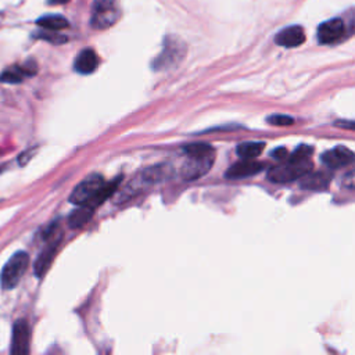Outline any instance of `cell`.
<instances>
[{
	"label": "cell",
	"mask_w": 355,
	"mask_h": 355,
	"mask_svg": "<svg viewBox=\"0 0 355 355\" xmlns=\"http://www.w3.org/2000/svg\"><path fill=\"white\" fill-rule=\"evenodd\" d=\"M265 148L263 141H244L240 143L236 148L237 155H240L243 159H254L257 158Z\"/></svg>",
	"instance_id": "17"
},
{
	"label": "cell",
	"mask_w": 355,
	"mask_h": 355,
	"mask_svg": "<svg viewBox=\"0 0 355 355\" xmlns=\"http://www.w3.org/2000/svg\"><path fill=\"white\" fill-rule=\"evenodd\" d=\"M263 168L265 166L262 162H255L254 159H241L229 166L225 175L227 179H243L259 173Z\"/></svg>",
	"instance_id": "10"
},
{
	"label": "cell",
	"mask_w": 355,
	"mask_h": 355,
	"mask_svg": "<svg viewBox=\"0 0 355 355\" xmlns=\"http://www.w3.org/2000/svg\"><path fill=\"white\" fill-rule=\"evenodd\" d=\"M28 265H29V255L25 251L14 252L1 269V273H0L1 288L4 290L14 288L19 283L24 273L26 272Z\"/></svg>",
	"instance_id": "1"
},
{
	"label": "cell",
	"mask_w": 355,
	"mask_h": 355,
	"mask_svg": "<svg viewBox=\"0 0 355 355\" xmlns=\"http://www.w3.org/2000/svg\"><path fill=\"white\" fill-rule=\"evenodd\" d=\"M37 37L40 39H44V40H49L51 43H64L67 40L65 36H61L58 33H55V31H46L43 29L42 32L37 33Z\"/></svg>",
	"instance_id": "22"
},
{
	"label": "cell",
	"mask_w": 355,
	"mask_h": 355,
	"mask_svg": "<svg viewBox=\"0 0 355 355\" xmlns=\"http://www.w3.org/2000/svg\"><path fill=\"white\" fill-rule=\"evenodd\" d=\"M184 153L187 155H204V154H212L214 148L207 143H193L184 146Z\"/></svg>",
	"instance_id": "19"
},
{
	"label": "cell",
	"mask_w": 355,
	"mask_h": 355,
	"mask_svg": "<svg viewBox=\"0 0 355 355\" xmlns=\"http://www.w3.org/2000/svg\"><path fill=\"white\" fill-rule=\"evenodd\" d=\"M214 162V153L204 155H187V159L183 162L180 173L187 180H194L205 175Z\"/></svg>",
	"instance_id": "7"
},
{
	"label": "cell",
	"mask_w": 355,
	"mask_h": 355,
	"mask_svg": "<svg viewBox=\"0 0 355 355\" xmlns=\"http://www.w3.org/2000/svg\"><path fill=\"white\" fill-rule=\"evenodd\" d=\"M0 172H1V168H0Z\"/></svg>",
	"instance_id": "26"
},
{
	"label": "cell",
	"mask_w": 355,
	"mask_h": 355,
	"mask_svg": "<svg viewBox=\"0 0 355 355\" xmlns=\"http://www.w3.org/2000/svg\"><path fill=\"white\" fill-rule=\"evenodd\" d=\"M98 67V57L96 54L94 50L92 49H83L75 58L73 62V68L76 72L87 75L96 71V68Z\"/></svg>",
	"instance_id": "14"
},
{
	"label": "cell",
	"mask_w": 355,
	"mask_h": 355,
	"mask_svg": "<svg viewBox=\"0 0 355 355\" xmlns=\"http://www.w3.org/2000/svg\"><path fill=\"white\" fill-rule=\"evenodd\" d=\"M311 153H312V147H309V146H306V144H300V147H297V148L293 151V154L290 155V159H293V161L306 159V158H309Z\"/></svg>",
	"instance_id": "21"
},
{
	"label": "cell",
	"mask_w": 355,
	"mask_h": 355,
	"mask_svg": "<svg viewBox=\"0 0 355 355\" xmlns=\"http://www.w3.org/2000/svg\"><path fill=\"white\" fill-rule=\"evenodd\" d=\"M103 184H104V179L101 175H97V173L90 175L73 189V191L69 196V201L75 205L85 204L86 201L92 200L97 194V191L103 187Z\"/></svg>",
	"instance_id": "5"
},
{
	"label": "cell",
	"mask_w": 355,
	"mask_h": 355,
	"mask_svg": "<svg viewBox=\"0 0 355 355\" xmlns=\"http://www.w3.org/2000/svg\"><path fill=\"white\" fill-rule=\"evenodd\" d=\"M345 33V22L341 18L324 21L318 28V40L322 44H331L340 40Z\"/></svg>",
	"instance_id": "9"
},
{
	"label": "cell",
	"mask_w": 355,
	"mask_h": 355,
	"mask_svg": "<svg viewBox=\"0 0 355 355\" xmlns=\"http://www.w3.org/2000/svg\"><path fill=\"white\" fill-rule=\"evenodd\" d=\"M186 46L184 43L175 36H168L164 40V47L159 55L154 60L153 68L154 69H166L180 62V60L184 57Z\"/></svg>",
	"instance_id": "4"
},
{
	"label": "cell",
	"mask_w": 355,
	"mask_h": 355,
	"mask_svg": "<svg viewBox=\"0 0 355 355\" xmlns=\"http://www.w3.org/2000/svg\"><path fill=\"white\" fill-rule=\"evenodd\" d=\"M306 178H304L302 180V187L305 189H312V190H322L324 187H327L329 182H330V175L318 172L313 175H309V172L306 175H304Z\"/></svg>",
	"instance_id": "18"
},
{
	"label": "cell",
	"mask_w": 355,
	"mask_h": 355,
	"mask_svg": "<svg viewBox=\"0 0 355 355\" xmlns=\"http://www.w3.org/2000/svg\"><path fill=\"white\" fill-rule=\"evenodd\" d=\"M288 154H287V150L284 147H280V148H276L272 151V157L273 158H279V159H283L286 158Z\"/></svg>",
	"instance_id": "23"
},
{
	"label": "cell",
	"mask_w": 355,
	"mask_h": 355,
	"mask_svg": "<svg viewBox=\"0 0 355 355\" xmlns=\"http://www.w3.org/2000/svg\"><path fill=\"white\" fill-rule=\"evenodd\" d=\"M37 26H40L42 29H46V31H62L65 28L69 26V22L62 17V15H58V14H47V15H43L40 17L37 21H36Z\"/></svg>",
	"instance_id": "15"
},
{
	"label": "cell",
	"mask_w": 355,
	"mask_h": 355,
	"mask_svg": "<svg viewBox=\"0 0 355 355\" xmlns=\"http://www.w3.org/2000/svg\"><path fill=\"white\" fill-rule=\"evenodd\" d=\"M46 237L49 239V241L46 243V245L43 247V250L40 251L36 262H35V275L37 277H42L47 269L50 268L54 257H55V252L58 250V245H60V241H61V234L58 232H53L50 229V233L46 234Z\"/></svg>",
	"instance_id": "6"
},
{
	"label": "cell",
	"mask_w": 355,
	"mask_h": 355,
	"mask_svg": "<svg viewBox=\"0 0 355 355\" xmlns=\"http://www.w3.org/2000/svg\"><path fill=\"white\" fill-rule=\"evenodd\" d=\"M69 0H49V3L50 4H65V3H68Z\"/></svg>",
	"instance_id": "25"
},
{
	"label": "cell",
	"mask_w": 355,
	"mask_h": 355,
	"mask_svg": "<svg viewBox=\"0 0 355 355\" xmlns=\"http://www.w3.org/2000/svg\"><path fill=\"white\" fill-rule=\"evenodd\" d=\"M337 126H341V128H348V129H354V122L352 121H338L337 123H336Z\"/></svg>",
	"instance_id": "24"
},
{
	"label": "cell",
	"mask_w": 355,
	"mask_h": 355,
	"mask_svg": "<svg viewBox=\"0 0 355 355\" xmlns=\"http://www.w3.org/2000/svg\"><path fill=\"white\" fill-rule=\"evenodd\" d=\"M311 169H312V162L309 158L300 159V161L288 159V162L270 168L268 172V178L269 180L276 183H286V182H291L298 178H302L304 175L311 172Z\"/></svg>",
	"instance_id": "3"
},
{
	"label": "cell",
	"mask_w": 355,
	"mask_h": 355,
	"mask_svg": "<svg viewBox=\"0 0 355 355\" xmlns=\"http://www.w3.org/2000/svg\"><path fill=\"white\" fill-rule=\"evenodd\" d=\"M36 72V65L33 62H26L25 65H12L0 73V82L4 83H19L24 78L31 76Z\"/></svg>",
	"instance_id": "13"
},
{
	"label": "cell",
	"mask_w": 355,
	"mask_h": 355,
	"mask_svg": "<svg viewBox=\"0 0 355 355\" xmlns=\"http://www.w3.org/2000/svg\"><path fill=\"white\" fill-rule=\"evenodd\" d=\"M266 121L270 123V125H275V126H288L293 123V118L288 116V115H282V114H273V115H269L266 118Z\"/></svg>",
	"instance_id": "20"
},
{
	"label": "cell",
	"mask_w": 355,
	"mask_h": 355,
	"mask_svg": "<svg viewBox=\"0 0 355 355\" xmlns=\"http://www.w3.org/2000/svg\"><path fill=\"white\" fill-rule=\"evenodd\" d=\"M94 209L92 207H89L87 204H80L78 209H75L69 218H68V225L72 229H78L82 227L86 222H89V219L92 218Z\"/></svg>",
	"instance_id": "16"
},
{
	"label": "cell",
	"mask_w": 355,
	"mask_h": 355,
	"mask_svg": "<svg viewBox=\"0 0 355 355\" xmlns=\"http://www.w3.org/2000/svg\"><path fill=\"white\" fill-rule=\"evenodd\" d=\"M354 161V153L343 146H337L322 155V162L329 168H341Z\"/></svg>",
	"instance_id": "11"
},
{
	"label": "cell",
	"mask_w": 355,
	"mask_h": 355,
	"mask_svg": "<svg viewBox=\"0 0 355 355\" xmlns=\"http://www.w3.org/2000/svg\"><path fill=\"white\" fill-rule=\"evenodd\" d=\"M121 17V6L118 0H94L92 6L90 25L94 29H107L112 26Z\"/></svg>",
	"instance_id": "2"
},
{
	"label": "cell",
	"mask_w": 355,
	"mask_h": 355,
	"mask_svg": "<svg viewBox=\"0 0 355 355\" xmlns=\"http://www.w3.org/2000/svg\"><path fill=\"white\" fill-rule=\"evenodd\" d=\"M275 42L283 47H297L305 42V32L300 25L286 26L276 35Z\"/></svg>",
	"instance_id": "12"
},
{
	"label": "cell",
	"mask_w": 355,
	"mask_h": 355,
	"mask_svg": "<svg viewBox=\"0 0 355 355\" xmlns=\"http://www.w3.org/2000/svg\"><path fill=\"white\" fill-rule=\"evenodd\" d=\"M31 345V330L25 320H17L12 327L11 336V354L12 355H25L29 352Z\"/></svg>",
	"instance_id": "8"
}]
</instances>
